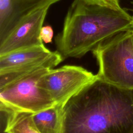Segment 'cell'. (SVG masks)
I'll use <instances>...</instances> for the list:
<instances>
[{"instance_id":"obj_4","label":"cell","mask_w":133,"mask_h":133,"mask_svg":"<svg viewBox=\"0 0 133 133\" xmlns=\"http://www.w3.org/2000/svg\"><path fill=\"white\" fill-rule=\"evenodd\" d=\"M49 69H42L23 76L0 88L1 111L36 113L56 105L38 85Z\"/></svg>"},{"instance_id":"obj_12","label":"cell","mask_w":133,"mask_h":133,"mask_svg":"<svg viewBox=\"0 0 133 133\" xmlns=\"http://www.w3.org/2000/svg\"><path fill=\"white\" fill-rule=\"evenodd\" d=\"M54 36L52 28L49 25L43 26L41 31V37L45 43H49L52 42Z\"/></svg>"},{"instance_id":"obj_5","label":"cell","mask_w":133,"mask_h":133,"mask_svg":"<svg viewBox=\"0 0 133 133\" xmlns=\"http://www.w3.org/2000/svg\"><path fill=\"white\" fill-rule=\"evenodd\" d=\"M64 60L56 50L42 45L0 56V88L18 78L42 69H53Z\"/></svg>"},{"instance_id":"obj_13","label":"cell","mask_w":133,"mask_h":133,"mask_svg":"<svg viewBox=\"0 0 133 133\" xmlns=\"http://www.w3.org/2000/svg\"><path fill=\"white\" fill-rule=\"evenodd\" d=\"M4 133H5V132H4Z\"/></svg>"},{"instance_id":"obj_2","label":"cell","mask_w":133,"mask_h":133,"mask_svg":"<svg viewBox=\"0 0 133 133\" xmlns=\"http://www.w3.org/2000/svg\"><path fill=\"white\" fill-rule=\"evenodd\" d=\"M133 29V16L116 10L73 0L62 30L55 36L57 50L63 59L79 58L115 34Z\"/></svg>"},{"instance_id":"obj_3","label":"cell","mask_w":133,"mask_h":133,"mask_svg":"<svg viewBox=\"0 0 133 133\" xmlns=\"http://www.w3.org/2000/svg\"><path fill=\"white\" fill-rule=\"evenodd\" d=\"M97 76L119 87L133 89V29L118 33L93 51Z\"/></svg>"},{"instance_id":"obj_8","label":"cell","mask_w":133,"mask_h":133,"mask_svg":"<svg viewBox=\"0 0 133 133\" xmlns=\"http://www.w3.org/2000/svg\"><path fill=\"white\" fill-rule=\"evenodd\" d=\"M60 0H0V42L27 15Z\"/></svg>"},{"instance_id":"obj_1","label":"cell","mask_w":133,"mask_h":133,"mask_svg":"<svg viewBox=\"0 0 133 133\" xmlns=\"http://www.w3.org/2000/svg\"><path fill=\"white\" fill-rule=\"evenodd\" d=\"M61 133H133V89L97 76L63 105Z\"/></svg>"},{"instance_id":"obj_11","label":"cell","mask_w":133,"mask_h":133,"mask_svg":"<svg viewBox=\"0 0 133 133\" xmlns=\"http://www.w3.org/2000/svg\"><path fill=\"white\" fill-rule=\"evenodd\" d=\"M87 3L91 4L97 5L101 6L109 7L116 10L123 8L119 5V0H84Z\"/></svg>"},{"instance_id":"obj_6","label":"cell","mask_w":133,"mask_h":133,"mask_svg":"<svg viewBox=\"0 0 133 133\" xmlns=\"http://www.w3.org/2000/svg\"><path fill=\"white\" fill-rule=\"evenodd\" d=\"M97 77L85 68L66 65L51 69L38 82L39 86L50 96L56 105H63Z\"/></svg>"},{"instance_id":"obj_10","label":"cell","mask_w":133,"mask_h":133,"mask_svg":"<svg viewBox=\"0 0 133 133\" xmlns=\"http://www.w3.org/2000/svg\"><path fill=\"white\" fill-rule=\"evenodd\" d=\"M1 112L5 114L6 118L4 132L40 133L33 123L32 113L26 112Z\"/></svg>"},{"instance_id":"obj_9","label":"cell","mask_w":133,"mask_h":133,"mask_svg":"<svg viewBox=\"0 0 133 133\" xmlns=\"http://www.w3.org/2000/svg\"><path fill=\"white\" fill-rule=\"evenodd\" d=\"M63 106L52 107L32 114V119L40 133H61Z\"/></svg>"},{"instance_id":"obj_7","label":"cell","mask_w":133,"mask_h":133,"mask_svg":"<svg viewBox=\"0 0 133 133\" xmlns=\"http://www.w3.org/2000/svg\"><path fill=\"white\" fill-rule=\"evenodd\" d=\"M51 5H45L25 16L0 42V56L33 46L42 45L41 31Z\"/></svg>"}]
</instances>
